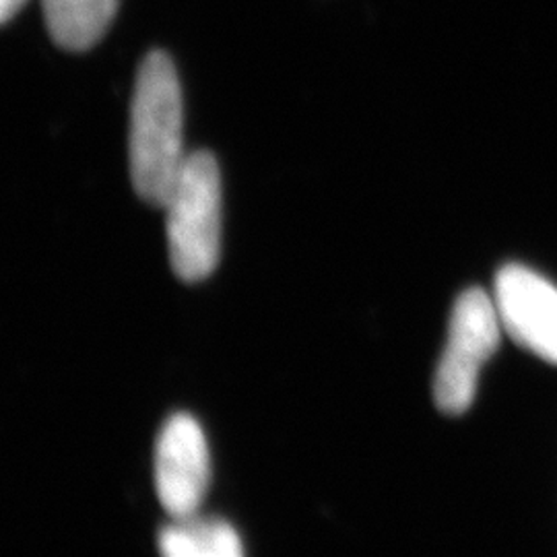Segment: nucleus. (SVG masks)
Listing matches in <instances>:
<instances>
[{
  "label": "nucleus",
  "mask_w": 557,
  "mask_h": 557,
  "mask_svg": "<svg viewBox=\"0 0 557 557\" xmlns=\"http://www.w3.org/2000/svg\"><path fill=\"white\" fill-rule=\"evenodd\" d=\"M184 112L178 73L163 52L140 62L131 103L128 161L140 199L161 207L178 182L184 156Z\"/></svg>",
  "instance_id": "f257e3e1"
},
{
  "label": "nucleus",
  "mask_w": 557,
  "mask_h": 557,
  "mask_svg": "<svg viewBox=\"0 0 557 557\" xmlns=\"http://www.w3.org/2000/svg\"><path fill=\"white\" fill-rule=\"evenodd\" d=\"M170 262L184 283L209 277L221 257V172L209 151L186 156L178 182L163 205Z\"/></svg>",
  "instance_id": "f03ea898"
},
{
  "label": "nucleus",
  "mask_w": 557,
  "mask_h": 557,
  "mask_svg": "<svg viewBox=\"0 0 557 557\" xmlns=\"http://www.w3.org/2000/svg\"><path fill=\"white\" fill-rule=\"evenodd\" d=\"M499 329L496 301L483 289H467L458 296L434 379V398L442 413L460 416L471 407L481 368L498 349Z\"/></svg>",
  "instance_id": "7ed1b4c3"
},
{
  "label": "nucleus",
  "mask_w": 557,
  "mask_h": 557,
  "mask_svg": "<svg viewBox=\"0 0 557 557\" xmlns=\"http://www.w3.org/2000/svg\"><path fill=\"white\" fill-rule=\"evenodd\" d=\"M211 481V458L199 421L176 413L161 428L156 444V490L172 518L195 517Z\"/></svg>",
  "instance_id": "20e7f679"
},
{
  "label": "nucleus",
  "mask_w": 557,
  "mask_h": 557,
  "mask_svg": "<svg viewBox=\"0 0 557 557\" xmlns=\"http://www.w3.org/2000/svg\"><path fill=\"white\" fill-rule=\"evenodd\" d=\"M494 301L510 337L557 363V287L527 267L508 264L496 278Z\"/></svg>",
  "instance_id": "39448f33"
},
{
  "label": "nucleus",
  "mask_w": 557,
  "mask_h": 557,
  "mask_svg": "<svg viewBox=\"0 0 557 557\" xmlns=\"http://www.w3.org/2000/svg\"><path fill=\"white\" fill-rule=\"evenodd\" d=\"M116 9L119 0H41L48 34L71 52L96 46L108 32Z\"/></svg>",
  "instance_id": "423d86ee"
},
{
  "label": "nucleus",
  "mask_w": 557,
  "mask_h": 557,
  "mask_svg": "<svg viewBox=\"0 0 557 557\" xmlns=\"http://www.w3.org/2000/svg\"><path fill=\"white\" fill-rule=\"evenodd\" d=\"M161 556L165 557H239L244 554L236 529L220 518H174L161 529Z\"/></svg>",
  "instance_id": "0eeeda50"
},
{
  "label": "nucleus",
  "mask_w": 557,
  "mask_h": 557,
  "mask_svg": "<svg viewBox=\"0 0 557 557\" xmlns=\"http://www.w3.org/2000/svg\"><path fill=\"white\" fill-rule=\"evenodd\" d=\"M25 2H27V0H0V21H2V23H9V21L13 20V17L20 13Z\"/></svg>",
  "instance_id": "6e6552de"
}]
</instances>
